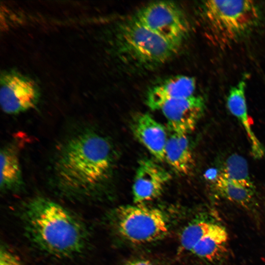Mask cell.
Returning a JSON list of instances; mask_svg holds the SVG:
<instances>
[{"mask_svg": "<svg viewBox=\"0 0 265 265\" xmlns=\"http://www.w3.org/2000/svg\"><path fill=\"white\" fill-rule=\"evenodd\" d=\"M168 130L164 161L177 173L188 175L192 171L194 160L187 134Z\"/></svg>", "mask_w": 265, "mask_h": 265, "instance_id": "15", "label": "cell"}, {"mask_svg": "<svg viewBox=\"0 0 265 265\" xmlns=\"http://www.w3.org/2000/svg\"><path fill=\"white\" fill-rule=\"evenodd\" d=\"M142 25L169 44L179 48L188 34V21L172 1H159L140 8L133 17Z\"/></svg>", "mask_w": 265, "mask_h": 265, "instance_id": "6", "label": "cell"}, {"mask_svg": "<svg viewBox=\"0 0 265 265\" xmlns=\"http://www.w3.org/2000/svg\"><path fill=\"white\" fill-rule=\"evenodd\" d=\"M217 194L222 197L242 206H248L252 202L255 189L237 185L221 173L214 182Z\"/></svg>", "mask_w": 265, "mask_h": 265, "instance_id": "16", "label": "cell"}, {"mask_svg": "<svg viewBox=\"0 0 265 265\" xmlns=\"http://www.w3.org/2000/svg\"><path fill=\"white\" fill-rule=\"evenodd\" d=\"M246 77L243 78L230 89L227 106L230 112L238 120L244 128L251 146L252 156L260 159L265 154V149L253 132L247 114L245 98Z\"/></svg>", "mask_w": 265, "mask_h": 265, "instance_id": "12", "label": "cell"}, {"mask_svg": "<svg viewBox=\"0 0 265 265\" xmlns=\"http://www.w3.org/2000/svg\"><path fill=\"white\" fill-rule=\"evenodd\" d=\"M111 217L120 236L133 244L157 241L168 232L166 217L156 208L142 204L122 206L113 212Z\"/></svg>", "mask_w": 265, "mask_h": 265, "instance_id": "5", "label": "cell"}, {"mask_svg": "<svg viewBox=\"0 0 265 265\" xmlns=\"http://www.w3.org/2000/svg\"><path fill=\"white\" fill-rule=\"evenodd\" d=\"M209 222V221L201 220L186 226L180 236V243L181 249L191 253Z\"/></svg>", "mask_w": 265, "mask_h": 265, "instance_id": "18", "label": "cell"}, {"mask_svg": "<svg viewBox=\"0 0 265 265\" xmlns=\"http://www.w3.org/2000/svg\"><path fill=\"white\" fill-rule=\"evenodd\" d=\"M0 265H26L22 260L5 244L0 250Z\"/></svg>", "mask_w": 265, "mask_h": 265, "instance_id": "19", "label": "cell"}, {"mask_svg": "<svg viewBox=\"0 0 265 265\" xmlns=\"http://www.w3.org/2000/svg\"><path fill=\"white\" fill-rule=\"evenodd\" d=\"M18 149L13 142L6 144L1 148L0 188L3 192H17L23 187Z\"/></svg>", "mask_w": 265, "mask_h": 265, "instance_id": "14", "label": "cell"}, {"mask_svg": "<svg viewBox=\"0 0 265 265\" xmlns=\"http://www.w3.org/2000/svg\"><path fill=\"white\" fill-rule=\"evenodd\" d=\"M133 133L139 142L157 159L164 161L168 133L162 125L147 113L137 114L132 125Z\"/></svg>", "mask_w": 265, "mask_h": 265, "instance_id": "10", "label": "cell"}, {"mask_svg": "<svg viewBox=\"0 0 265 265\" xmlns=\"http://www.w3.org/2000/svg\"><path fill=\"white\" fill-rule=\"evenodd\" d=\"M113 41L115 51L122 61L145 69L164 64L179 48L142 25L133 17L118 25Z\"/></svg>", "mask_w": 265, "mask_h": 265, "instance_id": "3", "label": "cell"}, {"mask_svg": "<svg viewBox=\"0 0 265 265\" xmlns=\"http://www.w3.org/2000/svg\"><path fill=\"white\" fill-rule=\"evenodd\" d=\"M218 175L219 174H218L216 169L211 168L206 172L205 177L209 181H214L215 182Z\"/></svg>", "mask_w": 265, "mask_h": 265, "instance_id": "20", "label": "cell"}, {"mask_svg": "<svg viewBox=\"0 0 265 265\" xmlns=\"http://www.w3.org/2000/svg\"><path fill=\"white\" fill-rule=\"evenodd\" d=\"M220 173L237 185L255 189L250 178L247 161L238 154H233L226 159Z\"/></svg>", "mask_w": 265, "mask_h": 265, "instance_id": "17", "label": "cell"}, {"mask_svg": "<svg viewBox=\"0 0 265 265\" xmlns=\"http://www.w3.org/2000/svg\"><path fill=\"white\" fill-rule=\"evenodd\" d=\"M196 86V80L193 77H172L150 88L146 95V104L153 110H159L166 101L194 95Z\"/></svg>", "mask_w": 265, "mask_h": 265, "instance_id": "11", "label": "cell"}, {"mask_svg": "<svg viewBox=\"0 0 265 265\" xmlns=\"http://www.w3.org/2000/svg\"><path fill=\"white\" fill-rule=\"evenodd\" d=\"M228 233L222 225L210 221L191 253L209 262L221 259L227 251Z\"/></svg>", "mask_w": 265, "mask_h": 265, "instance_id": "13", "label": "cell"}, {"mask_svg": "<svg viewBox=\"0 0 265 265\" xmlns=\"http://www.w3.org/2000/svg\"><path fill=\"white\" fill-rule=\"evenodd\" d=\"M113 153L109 141L91 130L67 138L53 163L55 186L65 197L90 201L99 197L110 175Z\"/></svg>", "mask_w": 265, "mask_h": 265, "instance_id": "1", "label": "cell"}, {"mask_svg": "<svg viewBox=\"0 0 265 265\" xmlns=\"http://www.w3.org/2000/svg\"><path fill=\"white\" fill-rule=\"evenodd\" d=\"M40 97L39 87L31 77L14 70L1 72L0 104L8 114H17L34 108Z\"/></svg>", "mask_w": 265, "mask_h": 265, "instance_id": "7", "label": "cell"}, {"mask_svg": "<svg viewBox=\"0 0 265 265\" xmlns=\"http://www.w3.org/2000/svg\"><path fill=\"white\" fill-rule=\"evenodd\" d=\"M202 12L208 32L216 45L235 42L259 24L261 12L251 0H207Z\"/></svg>", "mask_w": 265, "mask_h": 265, "instance_id": "4", "label": "cell"}, {"mask_svg": "<svg viewBox=\"0 0 265 265\" xmlns=\"http://www.w3.org/2000/svg\"><path fill=\"white\" fill-rule=\"evenodd\" d=\"M204 107V99L193 95L166 101L159 110L166 119L169 130L187 134L194 129Z\"/></svg>", "mask_w": 265, "mask_h": 265, "instance_id": "8", "label": "cell"}, {"mask_svg": "<svg viewBox=\"0 0 265 265\" xmlns=\"http://www.w3.org/2000/svg\"><path fill=\"white\" fill-rule=\"evenodd\" d=\"M124 265H154L150 261L145 259H136L130 261Z\"/></svg>", "mask_w": 265, "mask_h": 265, "instance_id": "21", "label": "cell"}, {"mask_svg": "<svg viewBox=\"0 0 265 265\" xmlns=\"http://www.w3.org/2000/svg\"><path fill=\"white\" fill-rule=\"evenodd\" d=\"M171 177L168 171L155 161L147 159L140 160L132 188L134 203L140 205L158 198Z\"/></svg>", "mask_w": 265, "mask_h": 265, "instance_id": "9", "label": "cell"}, {"mask_svg": "<svg viewBox=\"0 0 265 265\" xmlns=\"http://www.w3.org/2000/svg\"><path fill=\"white\" fill-rule=\"evenodd\" d=\"M19 217L25 235L40 251L59 259L85 251L90 234L76 213L49 198L36 196L23 204Z\"/></svg>", "mask_w": 265, "mask_h": 265, "instance_id": "2", "label": "cell"}]
</instances>
